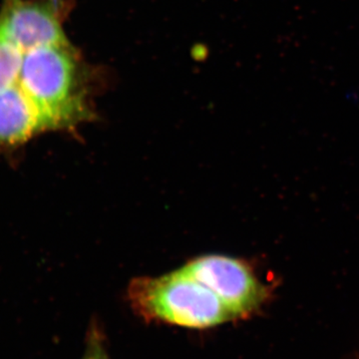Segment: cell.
<instances>
[{
  "label": "cell",
  "instance_id": "obj_1",
  "mask_svg": "<svg viewBox=\"0 0 359 359\" xmlns=\"http://www.w3.org/2000/svg\"><path fill=\"white\" fill-rule=\"evenodd\" d=\"M80 72L70 44L25 52L18 85L39 110L45 128H63L87 117Z\"/></svg>",
  "mask_w": 359,
  "mask_h": 359
},
{
  "label": "cell",
  "instance_id": "obj_2",
  "mask_svg": "<svg viewBox=\"0 0 359 359\" xmlns=\"http://www.w3.org/2000/svg\"><path fill=\"white\" fill-rule=\"evenodd\" d=\"M128 294L144 320L204 330L235 318L209 287L183 269L160 278H138Z\"/></svg>",
  "mask_w": 359,
  "mask_h": 359
},
{
  "label": "cell",
  "instance_id": "obj_3",
  "mask_svg": "<svg viewBox=\"0 0 359 359\" xmlns=\"http://www.w3.org/2000/svg\"><path fill=\"white\" fill-rule=\"evenodd\" d=\"M182 269L209 287L235 318L254 311L263 299L264 287L238 259L212 255L198 257Z\"/></svg>",
  "mask_w": 359,
  "mask_h": 359
},
{
  "label": "cell",
  "instance_id": "obj_4",
  "mask_svg": "<svg viewBox=\"0 0 359 359\" xmlns=\"http://www.w3.org/2000/svg\"><path fill=\"white\" fill-rule=\"evenodd\" d=\"M0 34L23 52L69 44L56 9L44 2L6 0L0 13Z\"/></svg>",
  "mask_w": 359,
  "mask_h": 359
},
{
  "label": "cell",
  "instance_id": "obj_5",
  "mask_svg": "<svg viewBox=\"0 0 359 359\" xmlns=\"http://www.w3.org/2000/svg\"><path fill=\"white\" fill-rule=\"evenodd\" d=\"M43 129L39 110L18 83L0 91V143H23Z\"/></svg>",
  "mask_w": 359,
  "mask_h": 359
},
{
  "label": "cell",
  "instance_id": "obj_6",
  "mask_svg": "<svg viewBox=\"0 0 359 359\" xmlns=\"http://www.w3.org/2000/svg\"><path fill=\"white\" fill-rule=\"evenodd\" d=\"M25 52L0 34V91L18 83Z\"/></svg>",
  "mask_w": 359,
  "mask_h": 359
},
{
  "label": "cell",
  "instance_id": "obj_7",
  "mask_svg": "<svg viewBox=\"0 0 359 359\" xmlns=\"http://www.w3.org/2000/svg\"><path fill=\"white\" fill-rule=\"evenodd\" d=\"M81 359H110L103 335L98 330L90 332Z\"/></svg>",
  "mask_w": 359,
  "mask_h": 359
}]
</instances>
